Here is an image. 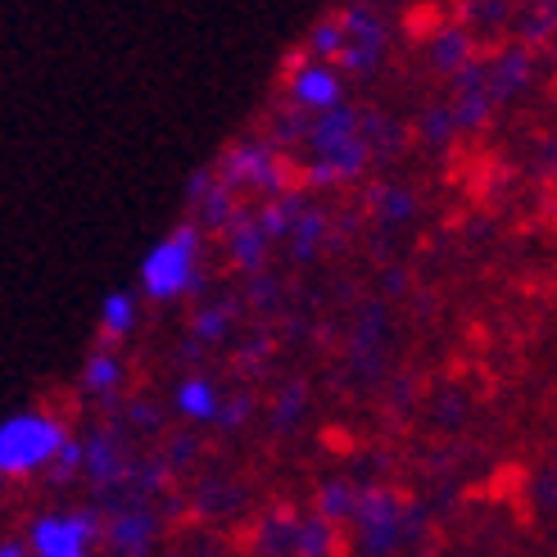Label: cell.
<instances>
[{
  "label": "cell",
  "instance_id": "obj_1",
  "mask_svg": "<svg viewBox=\"0 0 557 557\" xmlns=\"http://www.w3.org/2000/svg\"><path fill=\"white\" fill-rule=\"evenodd\" d=\"M304 136H309V150H313V169H309L313 186L363 177V169H368V141L358 136V114L349 104L336 100V104L318 109L313 127Z\"/></svg>",
  "mask_w": 557,
  "mask_h": 557
},
{
  "label": "cell",
  "instance_id": "obj_2",
  "mask_svg": "<svg viewBox=\"0 0 557 557\" xmlns=\"http://www.w3.org/2000/svg\"><path fill=\"white\" fill-rule=\"evenodd\" d=\"M141 286L150 299H177L205 286L200 276V227L195 222H182L177 232L163 236L146 263H141Z\"/></svg>",
  "mask_w": 557,
  "mask_h": 557
},
{
  "label": "cell",
  "instance_id": "obj_3",
  "mask_svg": "<svg viewBox=\"0 0 557 557\" xmlns=\"http://www.w3.org/2000/svg\"><path fill=\"white\" fill-rule=\"evenodd\" d=\"M69 426L50 412H14L0 422V476H33L46 471L54 449L64 444Z\"/></svg>",
  "mask_w": 557,
  "mask_h": 557
},
{
  "label": "cell",
  "instance_id": "obj_4",
  "mask_svg": "<svg viewBox=\"0 0 557 557\" xmlns=\"http://www.w3.org/2000/svg\"><path fill=\"white\" fill-rule=\"evenodd\" d=\"M104 521L96 512H50L27 525V553L37 557H87L100 544Z\"/></svg>",
  "mask_w": 557,
  "mask_h": 557
},
{
  "label": "cell",
  "instance_id": "obj_5",
  "mask_svg": "<svg viewBox=\"0 0 557 557\" xmlns=\"http://www.w3.org/2000/svg\"><path fill=\"white\" fill-rule=\"evenodd\" d=\"M218 177L227 182L232 190H240V186H259V190L276 195V190H286V163H282V154H276L272 146L245 141V146L227 150V159H222Z\"/></svg>",
  "mask_w": 557,
  "mask_h": 557
},
{
  "label": "cell",
  "instance_id": "obj_6",
  "mask_svg": "<svg viewBox=\"0 0 557 557\" xmlns=\"http://www.w3.org/2000/svg\"><path fill=\"white\" fill-rule=\"evenodd\" d=\"M354 517L363 525V553H389L404 535V512L399 498L385 490H368L354 498Z\"/></svg>",
  "mask_w": 557,
  "mask_h": 557
},
{
  "label": "cell",
  "instance_id": "obj_7",
  "mask_svg": "<svg viewBox=\"0 0 557 557\" xmlns=\"http://www.w3.org/2000/svg\"><path fill=\"white\" fill-rule=\"evenodd\" d=\"M341 33H345V46L336 54V64L345 73H372L381 64V54H385V27L376 14L368 10H349L341 18Z\"/></svg>",
  "mask_w": 557,
  "mask_h": 557
},
{
  "label": "cell",
  "instance_id": "obj_8",
  "mask_svg": "<svg viewBox=\"0 0 557 557\" xmlns=\"http://www.w3.org/2000/svg\"><path fill=\"white\" fill-rule=\"evenodd\" d=\"M345 96V87H341V73L331 69L326 60L322 64H304L295 77H290V100L299 104V109H326V104H336Z\"/></svg>",
  "mask_w": 557,
  "mask_h": 557
},
{
  "label": "cell",
  "instance_id": "obj_9",
  "mask_svg": "<svg viewBox=\"0 0 557 557\" xmlns=\"http://www.w3.org/2000/svg\"><path fill=\"white\" fill-rule=\"evenodd\" d=\"M227 255H232V263L236 268H263V259H268V236H263V227L249 213H232L227 218Z\"/></svg>",
  "mask_w": 557,
  "mask_h": 557
},
{
  "label": "cell",
  "instance_id": "obj_10",
  "mask_svg": "<svg viewBox=\"0 0 557 557\" xmlns=\"http://www.w3.org/2000/svg\"><path fill=\"white\" fill-rule=\"evenodd\" d=\"M531 50H508V54H498L494 60V69H485V87H490V96L494 100H508V96H517L521 87H525V77H531Z\"/></svg>",
  "mask_w": 557,
  "mask_h": 557
},
{
  "label": "cell",
  "instance_id": "obj_11",
  "mask_svg": "<svg viewBox=\"0 0 557 557\" xmlns=\"http://www.w3.org/2000/svg\"><path fill=\"white\" fill-rule=\"evenodd\" d=\"M100 540H109L119 553H146L154 544V517L150 512H119L100 531Z\"/></svg>",
  "mask_w": 557,
  "mask_h": 557
},
{
  "label": "cell",
  "instance_id": "obj_12",
  "mask_svg": "<svg viewBox=\"0 0 557 557\" xmlns=\"http://www.w3.org/2000/svg\"><path fill=\"white\" fill-rule=\"evenodd\" d=\"M322 236H326V218L299 200V209L290 213V227H286V240H290V249H295V259H299V263H309V259L318 255Z\"/></svg>",
  "mask_w": 557,
  "mask_h": 557
},
{
  "label": "cell",
  "instance_id": "obj_13",
  "mask_svg": "<svg viewBox=\"0 0 557 557\" xmlns=\"http://www.w3.org/2000/svg\"><path fill=\"white\" fill-rule=\"evenodd\" d=\"M218 389H213V381L209 376H186L182 385H177V395H173V408L182 412V417H190V422H213V412H218Z\"/></svg>",
  "mask_w": 557,
  "mask_h": 557
},
{
  "label": "cell",
  "instance_id": "obj_14",
  "mask_svg": "<svg viewBox=\"0 0 557 557\" xmlns=\"http://www.w3.org/2000/svg\"><path fill=\"white\" fill-rule=\"evenodd\" d=\"M82 471L96 481V485H109L123 476V458H119V444L109 435H91L82 444Z\"/></svg>",
  "mask_w": 557,
  "mask_h": 557
},
{
  "label": "cell",
  "instance_id": "obj_15",
  "mask_svg": "<svg viewBox=\"0 0 557 557\" xmlns=\"http://www.w3.org/2000/svg\"><path fill=\"white\" fill-rule=\"evenodd\" d=\"M195 205H200V222H209V227H227V218L236 213V190L213 173L209 186L195 195Z\"/></svg>",
  "mask_w": 557,
  "mask_h": 557
},
{
  "label": "cell",
  "instance_id": "obj_16",
  "mask_svg": "<svg viewBox=\"0 0 557 557\" xmlns=\"http://www.w3.org/2000/svg\"><path fill=\"white\" fill-rule=\"evenodd\" d=\"M431 60H435L440 73L467 69L471 64V37L462 33V27H444V33L435 37V46H431Z\"/></svg>",
  "mask_w": 557,
  "mask_h": 557
},
{
  "label": "cell",
  "instance_id": "obj_17",
  "mask_svg": "<svg viewBox=\"0 0 557 557\" xmlns=\"http://www.w3.org/2000/svg\"><path fill=\"white\" fill-rule=\"evenodd\" d=\"M132 326H136V299L127 290L104 295V304H100V331H104V341H123Z\"/></svg>",
  "mask_w": 557,
  "mask_h": 557
},
{
  "label": "cell",
  "instance_id": "obj_18",
  "mask_svg": "<svg viewBox=\"0 0 557 557\" xmlns=\"http://www.w3.org/2000/svg\"><path fill=\"white\" fill-rule=\"evenodd\" d=\"M119 381H123V363H119V354H109V349L91 354L87 372H82V389H87V395H114Z\"/></svg>",
  "mask_w": 557,
  "mask_h": 557
},
{
  "label": "cell",
  "instance_id": "obj_19",
  "mask_svg": "<svg viewBox=\"0 0 557 557\" xmlns=\"http://www.w3.org/2000/svg\"><path fill=\"white\" fill-rule=\"evenodd\" d=\"M286 548L290 553H309V557L331 553V548H336V531H331V521L313 517V521H304V525H290V544Z\"/></svg>",
  "mask_w": 557,
  "mask_h": 557
},
{
  "label": "cell",
  "instance_id": "obj_20",
  "mask_svg": "<svg viewBox=\"0 0 557 557\" xmlns=\"http://www.w3.org/2000/svg\"><path fill=\"white\" fill-rule=\"evenodd\" d=\"M354 498H358V490L345 485V481L322 485V494H318V517H322V521H345V517H354Z\"/></svg>",
  "mask_w": 557,
  "mask_h": 557
},
{
  "label": "cell",
  "instance_id": "obj_21",
  "mask_svg": "<svg viewBox=\"0 0 557 557\" xmlns=\"http://www.w3.org/2000/svg\"><path fill=\"white\" fill-rule=\"evenodd\" d=\"M341 46H345V33H341V18H326V23H318L313 27V37H309V50L318 54V60H336L341 54Z\"/></svg>",
  "mask_w": 557,
  "mask_h": 557
},
{
  "label": "cell",
  "instance_id": "obj_22",
  "mask_svg": "<svg viewBox=\"0 0 557 557\" xmlns=\"http://www.w3.org/2000/svg\"><path fill=\"white\" fill-rule=\"evenodd\" d=\"M46 471H54V481H69L73 471H82V440L64 435V444L54 449V458H50V467H46Z\"/></svg>",
  "mask_w": 557,
  "mask_h": 557
},
{
  "label": "cell",
  "instance_id": "obj_23",
  "mask_svg": "<svg viewBox=\"0 0 557 557\" xmlns=\"http://www.w3.org/2000/svg\"><path fill=\"white\" fill-rule=\"evenodd\" d=\"M227 322H232V309H205L195 318V336L200 341H222L227 336Z\"/></svg>",
  "mask_w": 557,
  "mask_h": 557
},
{
  "label": "cell",
  "instance_id": "obj_24",
  "mask_svg": "<svg viewBox=\"0 0 557 557\" xmlns=\"http://www.w3.org/2000/svg\"><path fill=\"white\" fill-rule=\"evenodd\" d=\"M426 136H431V141H449V136H454V114H449V104H444V109H431V114H426Z\"/></svg>",
  "mask_w": 557,
  "mask_h": 557
},
{
  "label": "cell",
  "instance_id": "obj_25",
  "mask_svg": "<svg viewBox=\"0 0 557 557\" xmlns=\"http://www.w3.org/2000/svg\"><path fill=\"white\" fill-rule=\"evenodd\" d=\"M245 412H249V399H232V404H218L213 422H218V426H227V431H236V426L245 422Z\"/></svg>",
  "mask_w": 557,
  "mask_h": 557
},
{
  "label": "cell",
  "instance_id": "obj_26",
  "mask_svg": "<svg viewBox=\"0 0 557 557\" xmlns=\"http://www.w3.org/2000/svg\"><path fill=\"white\" fill-rule=\"evenodd\" d=\"M299 412H304V389H286V395H282V408H276V426L299 422Z\"/></svg>",
  "mask_w": 557,
  "mask_h": 557
},
{
  "label": "cell",
  "instance_id": "obj_27",
  "mask_svg": "<svg viewBox=\"0 0 557 557\" xmlns=\"http://www.w3.org/2000/svg\"><path fill=\"white\" fill-rule=\"evenodd\" d=\"M408 213H412V195H408V190H389V195H385V218L399 222V218H408Z\"/></svg>",
  "mask_w": 557,
  "mask_h": 557
},
{
  "label": "cell",
  "instance_id": "obj_28",
  "mask_svg": "<svg viewBox=\"0 0 557 557\" xmlns=\"http://www.w3.org/2000/svg\"><path fill=\"white\" fill-rule=\"evenodd\" d=\"M23 553H27L23 540H5V544H0V557H23Z\"/></svg>",
  "mask_w": 557,
  "mask_h": 557
},
{
  "label": "cell",
  "instance_id": "obj_29",
  "mask_svg": "<svg viewBox=\"0 0 557 557\" xmlns=\"http://www.w3.org/2000/svg\"><path fill=\"white\" fill-rule=\"evenodd\" d=\"M0 481H5V476H0Z\"/></svg>",
  "mask_w": 557,
  "mask_h": 557
}]
</instances>
